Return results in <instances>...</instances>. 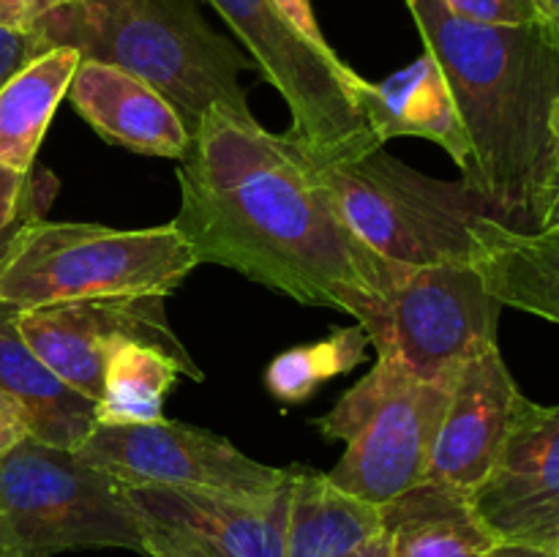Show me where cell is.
Masks as SVG:
<instances>
[{
    "label": "cell",
    "instance_id": "6da1fadb",
    "mask_svg": "<svg viewBox=\"0 0 559 557\" xmlns=\"http://www.w3.org/2000/svg\"><path fill=\"white\" fill-rule=\"evenodd\" d=\"M178 183L173 224L197 262L233 268L298 304L347 311L366 328L404 271L349 229L309 147L257 118L213 107Z\"/></svg>",
    "mask_w": 559,
    "mask_h": 557
},
{
    "label": "cell",
    "instance_id": "7a4b0ae2",
    "mask_svg": "<svg viewBox=\"0 0 559 557\" xmlns=\"http://www.w3.org/2000/svg\"><path fill=\"white\" fill-rule=\"evenodd\" d=\"M451 85L473 142L467 180L506 224L530 229L551 151L559 98V27L480 25L442 0H404Z\"/></svg>",
    "mask_w": 559,
    "mask_h": 557
},
{
    "label": "cell",
    "instance_id": "3957f363",
    "mask_svg": "<svg viewBox=\"0 0 559 557\" xmlns=\"http://www.w3.org/2000/svg\"><path fill=\"white\" fill-rule=\"evenodd\" d=\"M33 31L49 47L115 66L167 98L194 137L213 107L254 118L240 85L251 60L191 0H69Z\"/></svg>",
    "mask_w": 559,
    "mask_h": 557
},
{
    "label": "cell",
    "instance_id": "277c9868",
    "mask_svg": "<svg viewBox=\"0 0 559 557\" xmlns=\"http://www.w3.org/2000/svg\"><path fill=\"white\" fill-rule=\"evenodd\" d=\"M197 265L194 251L173 222L112 229L41 218L16 235L0 268V304L31 309L115 295L169 298Z\"/></svg>",
    "mask_w": 559,
    "mask_h": 557
},
{
    "label": "cell",
    "instance_id": "5b68a950",
    "mask_svg": "<svg viewBox=\"0 0 559 557\" xmlns=\"http://www.w3.org/2000/svg\"><path fill=\"white\" fill-rule=\"evenodd\" d=\"M71 549L145 555V517L112 473L25 437L0 459V557Z\"/></svg>",
    "mask_w": 559,
    "mask_h": 557
},
{
    "label": "cell",
    "instance_id": "8992f818",
    "mask_svg": "<svg viewBox=\"0 0 559 557\" xmlns=\"http://www.w3.org/2000/svg\"><path fill=\"white\" fill-rule=\"evenodd\" d=\"M314 169L349 229L382 260L404 268L469 262L475 224L500 218L467 180L431 178L385 147L349 162L314 156Z\"/></svg>",
    "mask_w": 559,
    "mask_h": 557
},
{
    "label": "cell",
    "instance_id": "52a82bcc",
    "mask_svg": "<svg viewBox=\"0 0 559 557\" xmlns=\"http://www.w3.org/2000/svg\"><path fill=\"white\" fill-rule=\"evenodd\" d=\"M282 93L293 131L320 162H349L382 147L366 115L369 82L328 47L309 42L271 0H207Z\"/></svg>",
    "mask_w": 559,
    "mask_h": 557
},
{
    "label": "cell",
    "instance_id": "ba28073f",
    "mask_svg": "<svg viewBox=\"0 0 559 557\" xmlns=\"http://www.w3.org/2000/svg\"><path fill=\"white\" fill-rule=\"evenodd\" d=\"M448 391L451 386L420 382L377 360L331 413L314 420L322 437L344 442V457L328 478L374 506L424 484Z\"/></svg>",
    "mask_w": 559,
    "mask_h": 557
},
{
    "label": "cell",
    "instance_id": "9c48e42d",
    "mask_svg": "<svg viewBox=\"0 0 559 557\" xmlns=\"http://www.w3.org/2000/svg\"><path fill=\"white\" fill-rule=\"evenodd\" d=\"M500 311L469 262L404 268L366 333L377 360L451 386L469 358L497 344Z\"/></svg>",
    "mask_w": 559,
    "mask_h": 557
},
{
    "label": "cell",
    "instance_id": "30bf717a",
    "mask_svg": "<svg viewBox=\"0 0 559 557\" xmlns=\"http://www.w3.org/2000/svg\"><path fill=\"white\" fill-rule=\"evenodd\" d=\"M162 295L63 300L16 311V325L33 353L74 391L96 402L104 366L120 344H147L183 366L186 377L202 380V369L169 325Z\"/></svg>",
    "mask_w": 559,
    "mask_h": 557
},
{
    "label": "cell",
    "instance_id": "8fae6325",
    "mask_svg": "<svg viewBox=\"0 0 559 557\" xmlns=\"http://www.w3.org/2000/svg\"><path fill=\"white\" fill-rule=\"evenodd\" d=\"M76 453L123 486H186L265 497L287 478V470L246 457L224 437L167 418L96 426Z\"/></svg>",
    "mask_w": 559,
    "mask_h": 557
},
{
    "label": "cell",
    "instance_id": "7c38bea8",
    "mask_svg": "<svg viewBox=\"0 0 559 557\" xmlns=\"http://www.w3.org/2000/svg\"><path fill=\"white\" fill-rule=\"evenodd\" d=\"M473 506L500 541L559 549V404L524 399Z\"/></svg>",
    "mask_w": 559,
    "mask_h": 557
},
{
    "label": "cell",
    "instance_id": "4fadbf2b",
    "mask_svg": "<svg viewBox=\"0 0 559 557\" xmlns=\"http://www.w3.org/2000/svg\"><path fill=\"white\" fill-rule=\"evenodd\" d=\"M524 399L497 344L469 358L448 391L431 448L429 481L473 497L495 470Z\"/></svg>",
    "mask_w": 559,
    "mask_h": 557
},
{
    "label": "cell",
    "instance_id": "5bb4252c",
    "mask_svg": "<svg viewBox=\"0 0 559 557\" xmlns=\"http://www.w3.org/2000/svg\"><path fill=\"white\" fill-rule=\"evenodd\" d=\"M126 489L142 517L189 530L224 557H284L293 467H287L284 484L265 497L186 486Z\"/></svg>",
    "mask_w": 559,
    "mask_h": 557
},
{
    "label": "cell",
    "instance_id": "9a60e30c",
    "mask_svg": "<svg viewBox=\"0 0 559 557\" xmlns=\"http://www.w3.org/2000/svg\"><path fill=\"white\" fill-rule=\"evenodd\" d=\"M66 96L91 129L112 145L178 162L189 151L191 134L173 104L115 66L80 60Z\"/></svg>",
    "mask_w": 559,
    "mask_h": 557
},
{
    "label": "cell",
    "instance_id": "2e32d148",
    "mask_svg": "<svg viewBox=\"0 0 559 557\" xmlns=\"http://www.w3.org/2000/svg\"><path fill=\"white\" fill-rule=\"evenodd\" d=\"M366 115L382 145L396 137H424L437 142L459 164L462 175L473 167V142L462 112L440 63L429 52L388 80L369 82Z\"/></svg>",
    "mask_w": 559,
    "mask_h": 557
},
{
    "label": "cell",
    "instance_id": "e0dca14e",
    "mask_svg": "<svg viewBox=\"0 0 559 557\" xmlns=\"http://www.w3.org/2000/svg\"><path fill=\"white\" fill-rule=\"evenodd\" d=\"M16 306L0 304V391L20 404L33 440L76 451L96 429V402L60 380L16 325Z\"/></svg>",
    "mask_w": 559,
    "mask_h": 557
},
{
    "label": "cell",
    "instance_id": "ac0fdd59",
    "mask_svg": "<svg viewBox=\"0 0 559 557\" xmlns=\"http://www.w3.org/2000/svg\"><path fill=\"white\" fill-rule=\"evenodd\" d=\"M469 262L491 298L559 325V233L516 229L486 216L475 224Z\"/></svg>",
    "mask_w": 559,
    "mask_h": 557
},
{
    "label": "cell",
    "instance_id": "d6986e66",
    "mask_svg": "<svg viewBox=\"0 0 559 557\" xmlns=\"http://www.w3.org/2000/svg\"><path fill=\"white\" fill-rule=\"evenodd\" d=\"M391 557H484L497 535L480 519L473 497L429 481L380 506Z\"/></svg>",
    "mask_w": 559,
    "mask_h": 557
},
{
    "label": "cell",
    "instance_id": "ffe728a7",
    "mask_svg": "<svg viewBox=\"0 0 559 557\" xmlns=\"http://www.w3.org/2000/svg\"><path fill=\"white\" fill-rule=\"evenodd\" d=\"M377 535L380 506L344 491L328 473L293 467L284 557H347Z\"/></svg>",
    "mask_w": 559,
    "mask_h": 557
},
{
    "label": "cell",
    "instance_id": "44dd1931",
    "mask_svg": "<svg viewBox=\"0 0 559 557\" xmlns=\"http://www.w3.org/2000/svg\"><path fill=\"white\" fill-rule=\"evenodd\" d=\"M80 60L76 49L55 47L0 87V164L20 173L36 167L38 145Z\"/></svg>",
    "mask_w": 559,
    "mask_h": 557
},
{
    "label": "cell",
    "instance_id": "7402d4cb",
    "mask_svg": "<svg viewBox=\"0 0 559 557\" xmlns=\"http://www.w3.org/2000/svg\"><path fill=\"white\" fill-rule=\"evenodd\" d=\"M183 366L147 344H120L104 366L96 399V426L153 424L164 418V396L175 388Z\"/></svg>",
    "mask_w": 559,
    "mask_h": 557
},
{
    "label": "cell",
    "instance_id": "603a6c76",
    "mask_svg": "<svg viewBox=\"0 0 559 557\" xmlns=\"http://www.w3.org/2000/svg\"><path fill=\"white\" fill-rule=\"evenodd\" d=\"M369 333L364 325L338 328L322 342L276 355L265 371L267 391L284 404H300L331 377L344 375L366 360Z\"/></svg>",
    "mask_w": 559,
    "mask_h": 557
},
{
    "label": "cell",
    "instance_id": "cb8c5ba5",
    "mask_svg": "<svg viewBox=\"0 0 559 557\" xmlns=\"http://www.w3.org/2000/svg\"><path fill=\"white\" fill-rule=\"evenodd\" d=\"M60 191V180L49 169L20 173L0 164V233L20 222H38Z\"/></svg>",
    "mask_w": 559,
    "mask_h": 557
},
{
    "label": "cell",
    "instance_id": "d4e9b609",
    "mask_svg": "<svg viewBox=\"0 0 559 557\" xmlns=\"http://www.w3.org/2000/svg\"><path fill=\"white\" fill-rule=\"evenodd\" d=\"M448 11L480 25H540L551 22L544 0H442Z\"/></svg>",
    "mask_w": 559,
    "mask_h": 557
},
{
    "label": "cell",
    "instance_id": "484cf974",
    "mask_svg": "<svg viewBox=\"0 0 559 557\" xmlns=\"http://www.w3.org/2000/svg\"><path fill=\"white\" fill-rule=\"evenodd\" d=\"M145 555L147 557H224L200 535L175 524L145 517Z\"/></svg>",
    "mask_w": 559,
    "mask_h": 557
},
{
    "label": "cell",
    "instance_id": "4316f807",
    "mask_svg": "<svg viewBox=\"0 0 559 557\" xmlns=\"http://www.w3.org/2000/svg\"><path fill=\"white\" fill-rule=\"evenodd\" d=\"M49 44L38 31H3L0 27V87L38 55L49 52Z\"/></svg>",
    "mask_w": 559,
    "mask_h": 557
},
{
    "label": "cell",
    "instance_id": "83f0119b",
    "mask_svg": "<svg viewBox=\"0 0 559 557\" xmlns=\"http://www.w3.org/2000/svg\"><path fill=\"white\" fill-rule=\"evenodd\" d=\"M66 3L69 0H0V27L3 31H33L44 16Z\"/></svg>",
    "mask_w": 559,
    "mask_h": 557
},
{
    "label": "cell",
    "instance_id": "f1b7e54d",
    "mask_svg": "<svg viewBox=\"0 0 559 557\" xmlns=\"http://www.w3.org/2000/svg\"><path fill=\"white\" fill-rule=\"evenodd\" d=\"M25 437H31V431H27V420L20 404L0 391V459L14 451Z\"/></svg>",
    "mask_w": 559,
    "mask_h": 557
},
{
    "label": "cell",
    "instance_id": "f546056e",
    "mask_svg": "<svg viewBox=\"0 0 559 557\" xmlns=\"http://www.w3.org/2000/svg\"><path fill=\"white\" fill-rule=\"evenodd\" d=\"M530 229H538V233H559V175H555V178H549L540 186L538 197H535Z\"/></svg>",
    "mask_w": 559,
    "mask_h": 557
},
{
    "label": "cell",
    "instance_id": "4dcf8cb0",
    "mask_svg": "<svg viewBox=\"0 0 559 557\" xmlns=\"http://www.w3.org/2000/svg\"><path fill=\"white\" fill-rule=\"evenodd\" d=\"M271 3L276 5V9L282 11V14L287 16V20L293 22V25L298 27L309 42L320 44V47H328L325 36H322V27L317 25V16L314 11H311V0H271Z\"/></svg>",
    "mask_w": 559,
    "mask_h": 557
},
{
    "label": "cell",
    "instance_id": "1f68e13d",
    "mask_svg": "<svg viewBox=\"0 0 559 557\" xmlns=\"http://www.w3.org/2000/svg\"><path fill=\"white\" fill-rule=\"evenodd\" d=\"M484 557H559V549L538 544H522V541H497Z\"/></svg>",
    "mask_w": 559,
    "mask_h": 557
},
{
    "label": "cell",
    "instance_id": "d6a6232c",
    "mask_svg": "<svg viewBox=\"0 0 559 557\" xmlns=\"http://www.w3.org/2000/svg\"><path fill=\"white\" fill-rule=\"evenodd\" d=\"M549 131H551V151H549V169H546V180L559 175V98H557L555 109H551ZM546 180H544V183H546Z\"/></svg>",
    "mask_w": 559,
    "mask_h": 557
},
{
    "label": "cell",
    "instance_id": "836d02e7",
    "mask_svg": "<svg viewBox=\"0 0 559 557\" xmlns=\"http://www.w3.org/2000/svg\"><path fill=\"white\" fill-rule=\"evenodd\" d=\"M38 222H41V218H38ZM27 224H33V222H20V224H14V227H9V229H3V233H0V268H3L5 260H9L11 246H14L16 235H20L22 229L27 227Z\"/></svg>",
    "mask_w": 559,
    "mask_h": 557
},
{
    "label": "cell",
    "instance_id": "e575fe53",
    "mask_svg": "<svg viewBox=\"0 0 559 557\" xmlns=\"http://www.w3.org/2000/svg\"><path fill=\"white\" fill-rule=\"evenodd\" d=\"M347 557H391V546H388L385 535H377L374 541H369V544L360 546L358 552H353Z\"/></svg>",
    "mask_w": 559,
    "mask_h": 557
},
{
    "label": "cell",
    "instance_id": "d590c367",
    "mask_svg": "<svg viewBox=\"0 0 559 557\" xmlns=\"http://www.w3.org/2000/svg\"><path fill=\"white\" fill-rule=\"evenodd\" d=\"M544 5H546V11H549L551 22L559 27V0H544Z\"/></svg>",
    "mask_w": 559,
    "mask_h": 557
}]
</instances>
